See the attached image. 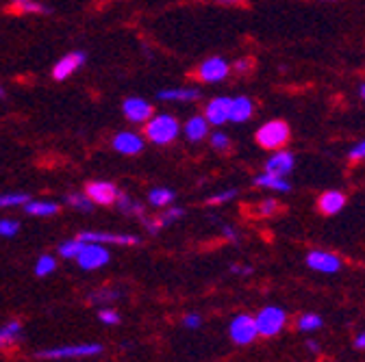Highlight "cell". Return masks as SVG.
I'll use <instances>...</instances> for the list:
<instances>
[{
	"label": "cell",
	"mask_w": 365,
	"mask_h": 362,
	"mask_svg": "<svg viewBox=\"0 0 365 362\" xmlns=\"http://www.w3.org/2000/svg\"><path fill=\"white\" fill-rule=\"evenodd\" d=\"M122 113L133 124H146L152 117V104L142 98H127L122 104Z\"/></svg>",
	"instance_id": "8fae6325"
},
{
	"label": "cell",
	"mask_w": 365,
	"mask_h": 362,
	"mask_svg": "<svg viewBox=\"0 0 365 362\" xmlns=\"http://www.w3.org/2000/svg\"><path fill=\"white\" fill-rule=\"evenodd\" d=\"M290 141V126L282 119H272L257 131V143L265 150H278Z\"/></svg>",
	"instance_id": "7a4b0ae2"
},
{
	"label": "cell",
	"mask_w": 365,
	"mask_h": 362,
	"mask_svg": "<svg viewBox=\"0 0 365 362\" xmlns=\"http://www.w3.org/2000/svg\"><path fill=\"white\" fill-rule=\"evenodd\" d=\"M224 234H226V236H231L233 241H237V234L233 232V228H231V226H226V228H224Z\"/></svg>",
	"instance_id": "ee69618b"
},
{
	"label": "cell",
	"mask_w": 365,
	"mask_h": 362,
	"mask_svg": "<svg viewBox=\"0 0 365 362\" xmlns=\"http://www.w3.org/2000/svg\"><path fill=\"white\" fill-rule=\"evenodd\" d=\"M98 319L102 321L105 326H117L120 324V314L115 310H111V308H102L98 312Z\"/></svg>",
	"instance_id": "d6a6232c"
},
{
	"label": "cell",
	"mask_w": 365,
	"mask_h": 362,
	"mask_svg": "<svg viewBox=\"0 0 365 362\" xmlns=\"http://www.w3.org/2000/svg\"><path fill=\"white\" fill-rule=\"evenodd\" d=\"M307 347H309L311 351H317V343H315V341H307Z\"/></svg>",
	"instance_id": "f6af8a7d"
},
{
	"label": "cell",
	"mask_w": 365,
	"mask_h": 362,
	"mask_svg": "<svg viewBox=\"0 0 365 362\" xmlns=\"http://www.w3.org/2000/svg\"><path fill=\"white\" fill-rule=\"evenodd\" d=\"M231 72V65L222 59V57H211L202 63L196 72V76L202 80V83H220L224 80Z\"/></svg>",
	"instance_id": "9c48e42d"
},
{
	"label": "cell",
	"mask_w": 365,
	"mask_h": 362,
	"mask_svg": "<svg viewBox=\"0 0 365 362\" xmlns=\"http://www.w3.org/2000/svg\"><path fill=\"white\" fill-rule=\"evenodd\" d=\"M235 189H231V191H222V193H218V195H211L209 199H207V204H224V202H228V199H233L235 197Z\"/></svg>",
	"instance_id": "e575fe53"
},
{
	"label": "cell",
	"mask_w": 365,
	"mask_h": 362,
	"mask_svg": "<svg viewBox=\"0 0 365 362\" xmlns=\"http://www.w3.org/2000/svg\"><path fill=\"white\" fill-rule=\"evenodd\" d=\"M346 204V195L342 191H327V193H322V197L317 199V207L322 213H327V215H335L344 209Z\"/></svg>",
	"instance_id": "e0dca14e"
},
{
	"label": "cell",
	"mask_w": 365,
	"mask_h": 362,
	"mask_svg": "<svg viewBox=\"0 0 365 362\" xmlns=\"http://www.w3.org/2000/svg\"><path fill=\"white\" fill-rule=\"evenodd\" d=\"M350 158H365V141L356 143V146L350 150Z\"/></svg>",
	"instance_id": "ab89813d"
},
{
	"label": "cell",
	"mask_w": 365,
	"mask_h": 362,
	"mask_svg": "<svg viewBox=\"0 0 365 362\" xmlns=\"http://www.w3.org/2000/svg\"><path fill=\"white\" fill-rule=\"evenodd\" d=\"M298 328H300L302 332L319 330V328H322V319H319V314H315V312H307V314H302V317L298 319Z\"/></svg>",
	"instance_id": "f1b7e54d"
},
{
	"label": "cell",
	"mask_w": 365,
	"mask_h": 362,
	"mask_svg": "<svg viewBox=\"0 0 365 362\" xmlns=\"http://www.w3.org/2000/svg\"><path fill=\"white\" fill-rule=\"evenodd\" d=\"M228 113H231V98L226 96H220V98H213L207 109H205V119L213 126H220L224 122H228Z\"/></svg>",
	"instance_id": "4fadbf2b"
},
{
	"label": "cell",
	"mask_w": 365,
	"mask_h": 362,
	"mask_svg": "<svg viewBox=\"0 0 365 362\" xmlns=\"http://www.w3.org/2000/svg\"><path fill=\"white\" fill-rule=\"evenodd\" d=\"M20 332H22L20 321H9V324L0 326V349H5V347L14 345L16 339L20 336Z\"/></svg>",
	"instance_id": "7402d4cb"
},
{
	"label": "cell",
	"mask_w": 365,
	"mask_h": 362,
	"mask_svg": "<svg viewBox=\"0 0 365 362\" xmlns=\"http://www.w3.org/2000/svg\"><path fill=\"white\" fill-rule=\"evenodd\" d=\"M209 135V122L205 117H191L189 122L185 124V137L189 141H202Z\"/></svg>",
	"instance_id": "d6986e66"
},
{
	"label": "cell",
	"mask_w": 365,
	"mask_h": 362,
	"mask_svg": "<svg viewBox=\"0 0 365 362\" xmlns=\"http://www.w3.org/2000/svg\"><path fill=\"white\" fill-rule=\"evenodd\" d=\"M115 204H117V209L122 213H127V215H137V217L144 215V207L139 202H135V199L131 195H127V193H120L117 199H115Z\"/></svg>",
	"instance_id": "cb8c5ba5"
},
{
	"label": "cell",
	"mask_w": 365,
	"mask_h": 362,
	"mask_svg": "<svg viewBox=\"0 0 365 362\" xmlns=\"http://www.w3.org/2000/svg\"><path fill=\"white\" fill-rule=\"evenodd\" d=\"M211 146H213L216 150L224 152V150H228L231 141H228V137H226L224 133H216V135H211Z\"/></svg>",
	"instance_id": "8d00e7d4"
},
{
	"label": "cell",
	"mask_w": 365,
	"mask_h": 362,
	"mask_svg": "<svg viewBox=\"0 0 365 362\" xmlns=\"http://www.w3.org/2000/svg\"><path fill=\"white\" fill-rule=\"evenodd\" d=\"M28 202V193H0V209L24 207Z\"/></svg>",
	"instance_id": "4316f807"
},
{
	"label": "cell",
	"mask_w": 365,
	"mask_h": 362,
	"mask_svg": "<svg viewBox=\"0 0 365 362\" xmlns=\"http://www.w3.org/2000/svg\"><path fill=\"white\" fill-rule=\"evenodd\" d=\"M80 248H83V241H80L78 236L72 238V241H63V243L59 246V256L63 258H76Z\"/></svg>",
	"instance_id": "83f0119b"
},
{
	"label": "cell",
	"mask_w": 365,
	"mask_h": 362,
	"mask_svg": "<svg viewBox=\"0 0 365 362\" xmlns=\"http://www.w3.org/2000/svg\"><path fill=\"white\" fill-rule=\"evenodd\" d=\"M57 269V263L53 256H42V258H37V265H35V275L37 278H46L51 275L53 271Z\"/></svg>",
	"instance_id": "f546056e"
},
{
	"label": "cell",
	"mask_w": 365,
	"mask_h": 362,
	"mask_svg": "<svg viewBox=\"0 0 365 362\" xmlns=\"http://www.w3.org/2000/svg\"><path fill=\"white\" fill-rule=\"evenodd\" d=\"M3 96H5V89H3V87H0V98H3Z\"/></svg>",
	"instance_id": "7dc6e473"
},
{
	"label": "cell",
	"mask_w": 365,
	"mask_h": 362,
	"mask_svg": "<svg viewBox=\"0 0 365 362\" xmlns=\"http://www.w3.org/2000/svg\"><path fill=\"white\" fill-rule=\"evenodd\" d=\"M307 265L315 271H322V273H337L342 269V260L335 254L319 252V250H315L307 256Z\"/></svg>",
	"instance_id": "7c38bea8"
},
{
	"label": "cell",
	"mask_w": 365,
	"mask_h": 362,
	"mask_svg": "<svg viewBox=\"0 0 365 362\" xmlns=\"http://www.w3.org/2000/svg\"><path fill=\"white\" fill-rule=\"evenodd\" d=\"M115 297H117V291H111V289H100V291H94L90 295L92 302H111Z\"/></svg>",
	"instance_id": "836d02e7"
},
{
	"label": "cell",
	"mask_w": 365,
	"mask_h": 362,
	"mask_svg": "<svg viewBox=\"0 0 365 362\" xmlns=\"http://www.w3.org/2000/svg\"><path fill=\"white\" fill-rule=\"evenodd\" d=\"M255 185L257 187H263V189H274V191H280V193H287L292 191V185L285 180V176H274V174H261L255 178Z\"/></svg>",
	"instance_id": "44dd1931"
},
{
	"label": "cell",
	"mask_w": 365,
	"mask_h": 362,
	"mask_svg": "<svg viewBox=\"0 0 365 362\" xmlns=\"http://www.w3.org/2000/svg\"><path fill=\"white\" fill-rule=\"evenodd\" d=\"M183 326H185V328H189V330H198V328L202 326V319H200V314H185V319H183Z\"/></svg>",
	"instance_id": "74e56055"
},
{
	"label": "cell",
	"mask_w": 365,
	"mask_h": 362,
	"mask_svg": "<svg viewBox=\"0 0 365 362\" xmlns=\"http://www.w3.org/2000/svg\"><path fill=\"white\" fill-rule=\"evenodd\" d=\"M228 334H231L233 343H237V345H250L259 336L255 317H250V314H239V317H235L231 321Z\"/></svg>",
	"instance_id": "8992f818"
},
{
	"label": "cell",
	"mask_w": 365,
	"mask_h": 362,
	"mask_svg": "<svg viewBox=\"0 0 365 362\" xmlns=\"http://www.w3.org/2000/svg\"><path fill=\"white\" fill-rule=\"evenodd\" d=\"M220 5H241L243 0H218Z\"/></svg>",
	"instance_id": "7bdbcfd3"
},
{
	"label": "cell",
	"mask_w": 365,
	"mask_h": 362,
	"mask_svg": "<svg viewBox=\"0 0 365 362\" xmlns=\"http://www.w3.org/2000/svg\"><path fill=\"white\" fill-rule=\"evenodd\" d=\"M100 351H102V347L98 343H85V345H65V347H55V349L39 351L37 358H42V360H72V358L98 356Z\"/></svg>",
	"instance_id": "3957f363"
},
{
	"label": "cell",
	"mask_w": 365,
	"mask_h": 362,
	"mask_svg": "<svg viewBox=\"0 0 365 362\" xmlns=\"http://www.w3.org/2000/svg\"><path fill=\"white\" fill-rule=\"evenodd\" d=\"M80 241L100 246H139V236L135 234H115V232H80Z\"/></svg>",
	"instance_id": "52a82bcc"
},
{
	"label": "cell",
	"mask_w": 365,
	"mask_h": 362,
	"mask_svg": "<svg viewBox=\"0 0 365 362\" xmlns=\"http://www.w3.org/2000/svg\"><path fill=\"white\" fill-rule=\"evenodd\" d=\"M259 209V215H272V213H276L278 211V202H276V199H272V197H268V199H263V202L257 207Z\"/></svg>",
	"instance_id": "d590c367"
},
{
	"label": "cell",
	"mask_w": 365,
	"mask_h": 362,
	"mask_svg": "<svg viewBox=\"0 0 365 362\" xmlns=\"http://www.w3.org/2000/svg\"><path fill=\"white\" fill-rule=\"evenodd\" d=\"M85 193H88V197L92 199L94 204H100V207L115 204V199H117V195H120L117 187H115L113 182H107V180H94V182H88Z\"/></svg>",
	"instance_id": "ba28073f"
},
{
	"label": "cell",
	"mask_w": 365,
	"mask_h": 362,
	"mask_svg": "<svg viewBox=\"0 0 365 362\" xmlns=\"http://www.w3.org/2000/svg\"><path fill=\"white\" fill-rule=\"evenodd\" d=\"M359 96H361V98L365 100V83H363V85L359 87Z\"/></svg>",
	"instance_id": "bcb514c9"
},
{
	"label": "cell",
	"mask_w": 365,
	"mask_h": 362,
	"mask_svg": "<svg viewBox=\"0 0 365 362\" xmlns=\"http://www.w3.org/2000/svg\"><path fill=\"white\" fill-rule=\"evenodd\" d=\"M231 271H233V273H241V275H246V273H253V269H250V267H233Z\"/></svg>",
	"instance_id": "b9f144b4"
},
{
	"label": "cell",
	"mask_w": 365,
	"mask_h": 362,
	"mask_svg": "<svg viewBox=\"0 0 365 362\" xmlns=\"http://www.w3.org/2000/svg\"><path fill=\"white\" fill-rule=\"evenodd\" d=\"M85 61H88L85 53H68V55H63V57L55 63V67H53V78H55V80H65V78H70L74 72H78L80 67L85 65Z\"/></svg>",
	"instance_id": "30bf717a"
},
{
	"label": "cell",
	"mask_w": 365,
	"mask_h": 362,
	"mask_svg": "<svg viewBox=\"0 0 365 362\" xmlns=\"http://www.w3.org/2000/svg\"><path fill=\"white\" fill-rule=\"evenodd\" d=\"M294 170V154L280 150L276 154H272L265 163V172L274 174V176H287Z\"/></svg>",
	"instance_id": "9a60e30c"
},
{
	"label": "cell",
	"mask_w": 365,
	"mask_h": 362,
	"mask_svg": "<svg viewBox=\"0 0 365 362\" xmlns=\"http://www.w3.org/2000/svg\"><path fill=\"white\" fill-rule=\"evenodd\" d=\"M253 117V100L246 96H239V98H231V113L228 119L231 122H248Z\"/></svg>",
	"instance_id": "2e32d148"
},
{
	"label": "cell",
	"mask_w": 365,
	"mask_h": 362,
	"mask_svg": "<svg viewBox=\"0 0 365 362\" xmlns=\"http://www.w3.org/2000/svg\"><path fill=\"white\" fill-rule=\"evenodd\" d=\"M354 347H359V349H365V332H363V334H359V336L354 339Z\"/></svg>",
	"instance_id": "60d3db41"
},
{
	"label": "cell",
	"mask_w": 365,
	"mask_h": 362,
	"mask_svg": "<svg viewBox=\"0 0 365 362\" xmlns=\"http://www.w3.org/2000/svg\"><path fill=\"white\" fill-rule=\"evenodd\" d=\"M233 70H235L237 74H248V72L253 70V61H250V59H239V61H235Z\"/></svg>",
	"instance_id": "f35d334b"
},
{
	"label": "cell",
	"mask_w": 365,
	"mask_h": 362,
	"mask_svg": "<svg viewBox=\"0 0 365 362\" xmlns=\"http://www.w3.org/2000/svg\"><path fill=\"white\" fill-rule=\"evenodd\" d=\"M146 137L157 143V146H166L170 141H174L181 133V126L176 122V117L168 115V113H161V115H152L148 122H146Z\"/></svg>",
	"instance_id": "6da1fadb"
},
{
	"label": "cell",
	"mask_w": 365,
	"mask_h": 362,
	"mask_svg": "<svg viewBox=\"0 0 365 362\" xmlns=\"http://www.w3.org/2000/svg\"><path fill=\"white\" fill-rule=\"evenodd\" d=\"M20 230V221L16 219H0V236H16Z\"/></svg>",
	"instance_id": "1f68e13d"
},
{
	"label": "cell",
	"mask_w": 365,
	"mask_h": 362,
	"mask_svg": "<svg viewBox=\"0 0 365 362\" xmlns=\"http://www.w3.org/2000/svg\"><path fill=\"white\" fill-rule=\"evenodd\" d=\"M24 211L28 215H37V217H51V215L59 213V204L46 202V199H28L24 204Z\"/></svg>",
	"instance_id": "ffe728a7"
},
{
	"label": "cell",
	"mask_w": 365,
	"mask_h": 362,
	"mask_svg": "<svg viewBox=\"0 0 365 362\" xmlns=\"http://www.w3.org/2000/svg\"><path fill=\"white\" fill-rule=\"evenodd\" d=\"M198 98H200V92L198 89H189V87L159 92V100H164V102H194Z\"/></svg>",
	"instance_id": "ac0fdd59"
},
{
	"label": "cell",
	"mask_w": 365,
	"mask_h": 362,
	"mask_svg": "<svg viewBox=\"0 0 365 362\" xmlns=\"http://www.w3.org/2000/svg\"><path fill=\"white\" fill-rule=\"evenodd\" d=\"M183 215H185V211H183V209H170V211H164L161 215H157V221H159V226H161V228H166V226L174 224L176 219H181Z\"/></svg>",
	"instance_id": "4dcf8cb0"
},
{
	"label": "cell",
	"mask_w": 365,
	"mask_h": 362,
	"mask_svg": "<svg viewBox=\"0 0 365 362\" xmlns=\"http://www.w3.org/2000/svg\"><path fill=\"white\" fill-rule=\"evenodd\" d=\"M285 321L287 314L282 308L276 306H268L263 308L257 317H255V324H257V332L261 336H276L282 328H285Z\"/></svg>",
	"instance_id": "277c9868"
},
{
	"label": "cell",
	"mask_w": 365,
	"mask_h": 362,
	"mask_svg": "<svg viewBox=\"0 0 365 362\" xmlns=\"http://www.w3.org/2000/svg\"><path fill=\"white\" fill-rule=\"evenodd\" d=\"M113 148H115V152H120V154L133 156V154H139V152L144 150V141H142L139 135L125 131V133H117V135L113 137Z\"/></svg>",
	"instance_id": "5bb4252c"
},
{
	"label": "cell",
	"mask_w": 365,
	"mask_h": 362,
	"mask_svg": "<svg viewBox=\"0 0 365 362\" xmlns=\"http://www.w3.org/2000/svg\"><path fill=\"white\" fill-rule=\"evenodd\" d=\"M148 202L154 209H164L174 202V191L172 189H152L148 193Z\"/></svg>",
	"instance_id": "603a6c76"
},
{
	"label": "cell",
	"mask_w": 365,
	"mask_h": 362,
	"mask_svg": "<svg viewBox=\"0 0 365 362\" xmlns=\"http://www.w3.org/2000/svg\"><path fill=\"white\" fill-rule=\"evenodd\" d=\"M109 252L107 248H102L100 243H88L83 241V248H80L76 260H78V267L85 269V271H94V269H100L109 263Z\"/></svg>",
	"instance_id": "5b68a950"
},
{
	"label": "cell",
	"mask_w": 365,
	"mask_h": 362,
	"mask_svg": "<svg viewBox=\"0 0 365 362\" xmlns=\"http://www.w3.org/2000/svg\"><path fill=\"white\" fill-rule=\"evenodd\" d=\"M14 9H18L20 13H51V9L42 3H37V0H11Z\"/></svg>",
	"instance_id": "484cf974"
},
{
	"label": "cell",
	"mask_w": 365,
	"mask_h": 362,
	"mask_svg": "<svg viewBox=\"0 0 365 362\" xmlns=\"http://www.w3.org/2000/svg\"><path fill=\"white\" fill-rule=\"evenodd\" d=\"M65 204H70L72 209H76L80 213H92L94 211V202L88 197V193H70L65 197Z\"/></svg>",
	"instance_id": "d4e9b609"
}]
</instances>
